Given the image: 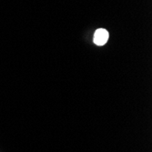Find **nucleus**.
<instances>
[{"label":"nucleus","mask_w":152,"mask_h":152,"mask_svg":"<svg viewBox=\"0 0 152 152\" xmlns=\"http://www.w3.org/2000/svg\"><path fill=\"white\" fill-rule=\"evenodd\" d=\"M108 39V32L104 28L98 29L94 34V43L98 46H103Z\"/></svg>","instance_id":"1"}]
</instances>
